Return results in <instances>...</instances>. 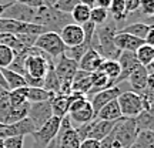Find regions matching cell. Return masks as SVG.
Segmentation results:
<instances>
[{
    "label": "cell",
    "instance_id": "6da1fadb",
    "mask_svg": "<svg viewBox=\"0 0 154 148\" xmlns=\"http://www.w3.org/2000/svg\"><path fill=\"white\" fill-rule=\"evenodd\" d=\"M117 32H119V27L116 22L104 23L99 27H96L90 49L96 50L104 60H117L121 53L114 43Z\"/></svg>",
    "mask_w": 154,
    "mask_h": 148
},
{
    "label": "cell",
    "instance_id": "7a4b0ae2",
    "mask_svg": "<svg viewBox=\"0 0 154 148\" xmlns=\"http://www.w3.org/2000/svg\"><path fill=\"white\" fill-rule=\"evenodd\" d=\"M34 24L43 26L47 32H54V33H60V30L69 23H73L72 16L59 11L54 7H47L43 6L36 10V16H34Z\"/></svg>",
    "mask_w": 154,
    "mask_h": 148
},
{
    "label": "cell",
    "instance_id": "3957f363",
    "mask_svg": "<svg viewBox=\"0 0 154 148\" xmlns=\"http://www.w3.org/2000/svg\"><path fill=\"white\" fill-rule=\"evenodd\" d=\"M138 127L134 118L121 117L116 122L114 128L111 131L113 137V148H130L133 141L136 140L138 134Z\"/></svg>",
    "mask_w": 154,
    "mask_h": 148
},
{
    "label": "cell",
    "instance_id": "277c9868",
    "mask_svg": "<svg viewBox=\"0 0 154 148\" xmlns=\"http://www.w3.org/2000/svg\"><path fill=\"white\" fill-rule=\"evenodd\" d=\"M33 47H37L38 50H42L43 53L50 56L53 60L60 57L61 54H64L67 49L61 40L60 34L54 33V32H46V33L40 34Z\"/></svg>",
    "mask_w": 154,
    "mask_h": 148
},
{
    "label": "cell",
    "instance_id": "5b68a950",
    "mask_svg": "<svg viewBox=\"0 0 154 148\" xmlns=\"http://www.w3.org/2000/svg\"><path fill=\"white\" fill-rule=\"evenodd\" d=\"M60 122H61L60 118H57V117L53 115L40 128H37L32 134V137H33V148H47V145L57 135L59 128H60Z\"/></svg>",
    "mask_w": 154,
    "mask_h": 148
},
{
    "label": "cell",
    "instance_id": "8992f818",
    "mask_svg": "<svg viewBox=\"0 0 154 148\" xmlns=\"http://www.w3.org/2000/svg\"><path fill=\"white\" fill-rule=\"evenodd\" d=\"M117 101L120 105L121 115L127 118H136L144 110L143 97L136 91H123L117 97Z\"/></svg>",
    "mask_w": 154,
    "mask_h": 148
},
{
    "label": "cell",
    "instance_id": "52a82bcc",
    "mask_svg": "<svg viewBox=\"0 0 154 148\" xmlns=\"http://www.w3.org/2000/svg\"><path fill=\"white\" fill-rule=\"evenodd\" d=\"M56 143H57V148H79L82 140L79 138L74 127L72 125V121L69 118V115H66L60 122V128L59 132L56 135Z\"/></svg>",
    "mask_w": 154,
    "mask_h": 148
},
{
    "label": "cell",
    "instance_id": "ba28073f",
    "mask_svg": "<svg viewBox=\"0 0 154 148\" xmlns=\"http://www.w3.org/2000/svg\"><path fill=\"white\" fill-rule=\"evenodd\" d=\"M34 131H36V127L29 117L16 121L13 124H7V125L0 124V138L3 140L7 137H14V135H23V137L32 135Z\"/></svg>",
    "mask_w": 154,
    "mask_h": 148
},
{
    "label": "cell",
    "instance_id": "9c48e42d",
    "mask_svg": "<svg viewBox=\"0 0 154 148\" xmlns=\"http://www.w3.org/2000/svg\"><path fill=\"white\" fill-rule=\"evenodd\" d=\"M36 10L37 9L29 7L22 2L9 3L7 9L3 13V19H13V20H19V22H24V23H33L34 16H36Z\"/></svg>",
    "mask_w": 154,
    "mask_h": 148
},
{
    "label": "cell",
    "instance_id": "30bf717a",
    "mask_svg": "<svg viewBox=\"0 0 154 148\" xmlns=\"http://www.w3.org/2000/svg\"><path fill=\"white\" fill-rule=\"evenodd\" d=\"M27 117L32 120V122H33L34 127H36V130L40 128L46 121H49L50 118L53 117V111H51V104H50V101L30 103Z\"/></svg>",
    "mask_w": 154,
    "mask_h": 148
},
{
    "label": "cell",
    "instance_id": "8fae6325",
    "mask_svg": "<svg viewBox=\"0 0 154 148\" xmlns=\"http://www.w3.org/2000/svg\"><path fill=\"white\" fill-rule=\"evenodd\" d=\"M77 68H79V63L72 60L66 54H61L60 57H57L54 60V71L60 83L67 81L73 84V77H74V73L77 71Z\"/></svg>",
    "mask_w": 154,
    "mask_h": 148
},
{
    "label": "cell",
    "instance_id": "7c38bea8",
    "mask_svg": "<svg viewBox=\"0 0 154 148\" xmlns=\"http://www.w3.org/2000/svg\"><path fill=\"white\" fill-rule=\"evenodd\" d=\"M117 61H119V64H120L121 73H120V76L113 81L111 87L119 86V84L123 81H127V78L131 74V71L140 64L137 60V57H136V53H131V51H121L120 56H119V59H117Z\"/></svg>",
    "mask_w": 154,
    "mask_h": 148
},
{
    "label": "cell",
    "instance_id": "4fadbf2b",
    "mask_svg": "<svg viewBox=\"0 0 154 148\" xmlns=\"http://www.w3.org/2000/svg\"><path fill=\"white\" fill-rule=\"evenodd\" d=\"M60 37L63 40V43L67 49L69 47H76L79 44H82L84 41V32L80 24L76 23H69L67 26L60 30Z\"/></svg>",
    "mask_w": 154,
    "mask_h": 148
},
{
    "label": "cell",
    "instance_id": "5bb4252c",
    "mask_svg": "<svg viewBox=\"0 0 154 148\" xmlns=\"http://www.w3.org/2000/svg\"><path fill=\"white\" fill-rule=\"evenodd\" d=\"M121 93H123V91H121V88L119 87V86H114V87L104 88V90H101V91H99V93L93 94V98L88 100V101L91 103V107H93V110H94V114H97L100 108H101V107H104L107 103H110L111 100H116Z\"/></svg>",
    "mask_w": 154,
    "mask_h": 148
},
{
    "label": "cell",
    "instance_id": "9a60e30c",
    "mask_svg": "<svg viewBox=\"0 0 154 148\" xmlns=\"http://www.w3.org/2000/svg\"><path fill=\"white\" fill-rule=\"evenodd\" d=\"M104 59L93 49H88L84 56H83L80 61H79V68L83 70V71H87V73H96L100 70V67L103 64Z\"/></svg>",
    "mask_w": 154,
    "mask_h": 148
},
{
    "label": "cell",
    "instance_id": "2e32d148",
    "mask_svg": "<svg viewBox=\"0 0 154 148\" xmlns=\"http://www.w3.org/2000/svg\"><path fill=\"white\" fill-rule=\"evenodd\" d=\"M117 121H106V120L94 118V120L91 121V127H90L88 138H93V140L101 141L103 138H106L111 131H113V128H114Z\"/></svg>",
    "mask_w": 154,
    "mask_h": 148
},
{
    "label": "cell",
    "instance_id": "e0dca14e",
    "mask_svg": "<svg viewBox=\"0 0 154 148\" xmlns=\"http://www.w3.org/2000/svg\"><path fill=\"white\" fill-rule=\"evenodd\" d=\"M147 78H149V71L147 68L141 64H138L134 70L131 71V74L128 76L127 81L130 83L131 86V91H136V93H143L146 87H147Z\"/></svg>",
    "mask_w": 154,
    "mask_h": 148
},
{
    "label": "cell",
    "instance_id": "ac0fdd59",
    "mask_svg": "<svg viewBox=\"0 0 154 148\" xmlns=\"http://www.w3.org/2000/svg\"><path fill=\"white\" fill-rule=\"evenodd\" d=\"M114 43L120 51H131V53H136V50L140 46L144 44V40H141V38H138V37H134L131 34L117 32V34H116V37H114Z\"/></svg>",
    "mask_w": 154,
    "mask_h": 148
},
{
    "label": "cell",
    "instance_id": "d6986e66",
    "mask_svg": "<svg viewBox=\"0 0 154 148\" xmlns=\"http://www.w3.org/2000/svg\"><path fill=\"white\" fill-rule=\"evenodd\" d=\"M121 117V110L117 98L111 100L110 103H107L104 107H101L99 110V113L96 114V118L99 120H106V121H117L120 120Z\"/></svg>",
    "mask_w": 154,
    "mask_h": 148
},
{
    "label": "cell",
    "instance_id": "ffe728a7",
    "mask_svg": "<svg viewBox=\"0 0 154 148\" xmlns=\"http://www.w3.org/2000/svg\"><path fill=\"white\" fill-rule=\"evenodd\" d=\"M69 118H70L72 122L77 124V125L93 121L94 118H96V114H94V110H93V107H91V103L87 101L82 108H79V110L70 113V114H69Z\"/></svg>",
    "mask_w": 154,
    "mask_h": 148
},
{
    "label": "cell",
    "instance_id": "44dd1931",
    "mask_svg": "<svg viewBox=\"0 0 154 148\" xmlns=\"http://www.w3.org/2000/svg\"><path fill=\"white\" fill-rule=\"evenodd\" d=\"M51 104V111L53 115L63 120L66 115H69V107H70V100L69 95H63V94H57L50 100Z\"/></svg>",
    "mask_w": 154,
    "mask_h": 148
},
{
    "label": "cell",
    "instance_id": "7402d4cb",
    "mask_svg": "<svg viewBox=\"0 0 154 148\" xmlns=\"http://www.w3.org/2000/svg\"><path fill=\"white\" fill-rule=\"evenodd\" d=\"M134 120H136V124L140 131H143V130L154 131V103L149 105V108L141 111Z\"/></svg>",
    "mask_w": 154,
    "mask_h": 148
},
{
    "label": "cell",
    "instance_id": "603a6c76",
    "mask_svg": "<svg viewBox=\"0 0 154 148\" xmlns=\"http://www.w3.org/2000/svg\"><path fill=\"white\" fill-rule=\"evenodd\" d=\"M3 77H5V81L7 84L9 90H16V88H22V87H27V83L24 80V77L19 73L13 71L10 68H2Z\"/></svg>",
    "mask_w": 154,
    "mask_h": 148
},
{
    "label": "cell",
    "instance_id": "cb8c5ba5",
    "mask_svg": "<svg viewBox=\"0 0 154 148\" xmlns=\"http://www.w3.org/2000/svg\"><path fill=\"white\" fill-rule=\"evenodd\" d=\"M150 30V24H147L146 22H134V23H130V24H127L124 26L123 29H119V32L120 33H127V34H131L134 37H138L144 40L146 37V34L149 33Z\"/></svg>",
    "mask_w": 154,
    "mask_h": 148
},
{
    "label": "cell",
    "instance_id": "d4e9b609",
    "mask_svg": "<svg viewBox=\"0 0 154 148\" xmlns=\"http://www.w3.org/2000/svg\"><path fill=\"white\" fill-rule=\"evenodd\" d=\"M109 13L113 17V22L121 23L126 22L128 14L126 10V2L124 0H111V5L109 7Z\"/></svg>",
    "mask_w": 154,
    "mask_h": 148
},
{
    "label": "cell",
    "instance_id": "484cf974",
    "mask_svg": "<svg viewBox=\"0 0 154 148\" xmlns=\"http://www.w3.org/2000/svg\"><path fill=\"white\" fill-rule=\"evenodd\" d=\"M56 94L47 91L43 87H29L27 101L29 103H42V101H50Z\"/></svg>",
    "mask_w": 154,
    "mask_h": 148
},
{
    "label": "cell",
    "instance_id": "4316f807",
    "mask_svg": "<svg viewBox=\"0 0 154 148\" xmlns=\"http://www.w3.org/2000/svg\"><path fill=\"white\" fill-rule=\"evenodd\" d=\"M130 148H154V131L149 130L138 131L137 137L133 141Z\"/></svg>",
    "mask_w": 154,
    "mask_h": 148
},
{
    "label": "cell",
    "instance_id": "83f0119b",
    "mask_svg": "<svg viewBox=\"0 0 154 148\" xmlns=\"http://www.w3.org/2000/svg\"><path fill=\"white\" fill-rule=\"evenodd\" d=\"M99 71H101L103 74L107 76V78L110 80V87H111L113 81L120 76L121 68H120V64H119V61L117 60H104Z\"/></svg>",
    "mask_w": 154,
    "mask_h": 148
},
{
    "label": "cell",
    "instance_id": "f1b7e54d",
    "mask_svg": "<svg viewBox=\"0 0 154 148\" xmlns=\"http://www.w3.org/2000/svg\"><path fill=\"white\" fill-rule=\"evenodd\" d=\"M90 11H91V9H90L88 6L83 5V3L77 5L76 7L73 9L72 13H70L73 23L80 24V26H83V24L88 23V22H90Z\"/></svg>",
    "mask_w": 154,
    "mask_h": 148
},
{
    "label": "cell",
    "instance_id": "f546056e",
    "mask_svg": "<svg viewBox=\"0 0 154 148\" xmlns=\"http://www.w3.org/2000/svg\"><path fill=\"white\" fill-rule=\"evenodd\" d=\"M136 57H137L138 63L141 66L147 67L154 60V47L149 46V44L144 43L143 46H140L137 50H136Z\"/></svg>",
    "mask_w": 154,
    "mask_h": 148
},
{
    "label": "cell",
    "instance_id": "4dcf8cb0",
    "mask_svg": "<svg viewBox=\"0 0 154 148\" xmlns=\"http://www.w3.org/2000/svg\"><path fill=\"white\" fill-rule=\"evenodd\" d=\"M107 20H109V10L94 6L90 11V22L93 23L96 27H99L101 24L107 23Z\"/></svg>",
    "mask_w": 154,
    "mask_h": 148
},
{
    "label": "cell",
    "instance_id": "1f68e13d",
    "mask_svg": "<svg viewBox=\"0 0 154 148\" xmlns=\"http://www.w3.org/2000/svg\"><path fill=\"white\" fill-rule=\"evenodd\" d=\"M90 46H91V44L87 43V41L84 40L82 44H79V46H76V47H69V49H66V53H64V54H66L67 57H70L72 60H74V61L79 63L80 59L84 56V53L90 49Z\"/></svg>",
    "mask_w": 154,
    "mask_h": 148
},
{
    "label": "cell",
    "instance_id": "d6a6232c",
    "mask_svg": "<svg viewBox=\"0 0 154 148\" xmlns=\"http://www.w3.org/2000/svg\"><path fill=\"white\" fill-rule=\"evenodd\" d=\"M14 59V51L5 44H0V68H7Z\"/></svg>",
    "mask_w": 154,
    "mask_h": 148
},
{
    "label": "cell",
    "instance_id": "836d02e7",
    "mask_svg": "<svg viewBox=\"0 0 154 148\" xmlns=\"http://www.w3.org/2000/svg\"><path fill=\"white\" fill-rule=\"evenodd\" d=\"M77 5H80V0H57L53 7L57 9L59 11H63V13L70 14Z\"/></svg>",
    "mask_w": 154,
    "mask_h": 148
},
{
    "label": "cell",
    "instance_id": "e575fe53",
    "mask_svg": "<svg viewBox=\"0 0 154 148\" xmlns=\"http://www.w3.org/2000/svg\"><path fill=\"white\" fill-rule=\"evenodd\" d=\"M137 11H140L143 16H147L151 22H154V0H141Z\"/></svg>",
    "mask_w": 154,
    "mask_h": 148
},
{
    "label": "cell",
    "instance_id": "d590c367",
    "mask_svg": "<svg viewBox=\"0 0 154 148\" xmlns=\"http://www.w3.org/2000/svg\"><path fill=\"white\" fill-rule=\"evenodd\" d=\"M3 141H5V148H24V137L23 135L7 137Z\"/></svg>",
    "mask_w": 154,
    "mask_h": 148
},
{
    "label": "cell",
    "instance_id": "8d00e7d4",
    "mask_svg": "<svg viewBox=\"0 0 154 148\" xmlns=\"http://www.w3.org/2000/svg\"><path fill=\"white\" fill-rule=\"evenodd\" d=\"M126 2V10H127V14L130 16L133 13H136L140 7V2L141 0H124Z\"/></svg>",
    "mask_w": 154,
    "mask_h": 148
},
{
    "label": "cell",
    "instance_id": "74e56055",
    "mask_svg": "<svg viewBox=\"0 0 154 148\" xmlns=\"http://www.w3.org/2000/svg\"><path fill=\"white\" fill-rule=\"evenodd\" d=\"M79 148H100V141L93 140V138H86L80 143Z\"/></svg>",
    "mask_w": 154,
    "mask_h": 148
},
{
    "label": "cell",
    "instance_id": "f35d334b",
    "mask_svg": "<svg viewBox=\"0 0 154 148\" xmlns=\"http://www.w3.org/2000/svg\"><path fill=\"white\" fill-rule=\"evenodd\" d=\"M22 3H24L29 7H33V9H40L44 6V0H22Z\"/></svg>",
    "mask_w": 154,
    "mask_h": 148
},
{
    "label": "cell",
    "instance_id": "ab89813d",
    "mask_svg": "<svg viewBox=\"0 0 154 148\" xmlns=\"http://www.w3.org/2000/svg\"><path fill=\"white\" fill-rule=\"evenodd\" d=\"M144 43L154 47V26H150L149 33L146 34V37H144Z\"/></svg>",
    "mask_w": 154,
    "mask_h": 148
},
{
    "label": "cell",
    "instance_id": "60d3db41",
    "mask_svg": "<svg viewBox=\"0 0 154 148\" xmlns=\"http://www.w3.org/2000/svg\"><path fill=\"white\" fill-rule=\"evenodd\" d=\"M100 148H113V137H111V132L106 138H103V140L100 141Z\"/></svg>",
    "mask_w": 154,
    "mask_h": 148
},
{
    "label": "cell",
    "instance_id": "b9f144b4",
    "mask_svg": "<svg viewBox=\"0 0 154 148\" xmlns=\"http://www.w3.org/2000/svg\"><path fill=\"white\" fill-rule=\"evenodd\" d=\"M110 5H111V0H96V7H101V9L109 10Z\"/></svg>",
    "mask_w": 154,
    "mask_h": 148
},
{
    "label": "cell",
    "instance_id": "7bdbcfd3",
    "mask_svg": "<svg viewBox=\"0 0 154 148\" xmlns=\"http://www.w3.org/2000/svg\"><path fill=\"white\" fill-rule=\"evenodd\" d=\"M80 3H83V5L88 6L90 9H93L94 6H96V0H80Z\"/></svg>",
    "mask_w": 154,
    "mask_h": 148
},
{
    "label": "cell",
    "instance_id": "ee69618b",
    "mask_svg": "<svg viewBox=\"0 0 154 148\" xmlns=\"http://www.w3.org/2000/svg\"><path fill=\"white\" fill-rule=\"evenodd\" d=\"M0 87L9 90V88H7V84H6V81H5V77H3V73H2V68H0Z\"/></svg>",
    "mask_w": 154,
    "mask_h": 148
},
{
    "label": "cell",
    "instance_id": "f6af8a7d",
    "mask_svg": "<svg viewBox=\"0 0 154 148\" xmlns=\"http://www.w3.org/2000/svg\"><path fill=\"white\" fill-rule=\"evenodd\" d=\"M7 6H9V3H0V19L3 17V13L7 9Z\"/></svg>",
    "mask_w": 154,
    "mask_h": 148
},
{
    "label": "cell",
    "instance_id": "bcb514c9",
    "mask_svg": "<svg viewBox=\"0 0 154 148\" xmlns=\"http://www.w3.org/2000/svg\"><path fill=\"white\" fill-rule=\"evenodd\" d=\"M56 2L57 0H44V6H47V7H53L56 5Z\"/></svg>",
    "mask_w": 154,
    "mask_h": 148
},
{
    "label": "cell",
    "instance_id": "7dc6e473",
    "mask_svg": "<svg viewBox=\"0 0 154 148\" xmlns=\"http://www.w3.org/2000/svg\"><path fill=\"white\" fill-rule=\"evenodd\" d=\"M146 68H147V71H149V73H154V60L151 61V63H150V64L146 67Z\"/></svg>",
    "mask_w": 154,
    "mask_h": 148
},
{
    "label": "cell",
    "instance_id": "c3c4849f",
    "mask_svg": "<svg viewBox=\"0 0 154 148\" xmlns=\"http://www.w3.org/2000/svg\"><path fill=\"white\" fill-rule=\"evenodd\" d=\"M0 148H5V141H3V138H0Z\"/></svg>",
    "mask_w": 154,
    "mask_h": 148
},
{
    "label": "cell",
    "instance_id": "681fc988",
    "mask_svg": "<svg viewBox=\"0 0 154 148\" xmlns=\"http://www.w3.org/2000/svg\"><path fill=\"white\" fill-rule=\"evenodd\" d=\"M16 2H22V0H7L6 3H16Z\"/></svg>",
    "mask_w": 154,
    "mask_h": 148
}]
</instances>
